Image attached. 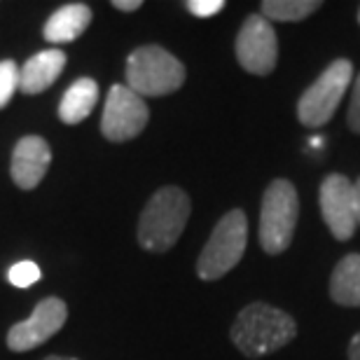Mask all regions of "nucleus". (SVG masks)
Instances as JSON below:
<instances>
[{"label":"nucleus","instance_id":"1","mask_svg":"<svg viewBox=\"0 0 360 360\" xmlns=\"http://www.w3.org/2000/svg\"><path fill=\"white\" fill-rule=\"evenodd\" d=\"M229 337L246 358H264L288 347L297 337V323L283 309L267 302H253L239 311Z\"/></svg>","mask_w":360,"mask_h":360},{"label":"nucleus","instance_id":"2","mask_svg":"<svg viewBox=\"0 0 360 360\" xmlns=\"http://www.w3.org/2000/svg\"><path fill=\"white\" fill-rule=\"evenodd\" d=\"M190 197L176 185L157 190L139 218V243L148 253H167L176 246L190 220Z\"/></svg>","mask_w":360,"mask_h":360},{"label":"nucleus","instance_id":"3","mask_svg":"<svg viewBox=\"0 0 360 360\" xmlns=\"http://www.w3.org/2000/svg\"><path fill=\"white\" fill-rule=\"evenodd\" d=\"M185 66L169 49L160 45H143L127 59V87L139 96H167L185 84Z\"/></svg>","mask_w":360,"mask_h":360},{"label":"nucleus","instance_id":"4","mask_svg":"<svg viewBox=\"0 0 360 360\" xmlns=\"http://www.w3.org/2000/svg\"><path fill=\"white\" fill-rule=\"evenodd\" d=\"M300 218V197L290 180L276 178L262 194L260 246L264 253L278 255L290 248Z\"/></svg>","mask_w":360,"mask_h":360},{"label":"nucleus","instance_id":"5","mask_svg":"<svg viewBox=\"0 0 360 360\" xmlns=\"http://www.w3.org/2000/svg\"><path fill=\"white\" fill-rule=\"evenodd\" d=\"M248 246L246 213L234 208L225 213L213 227L204 250L197 260V274L201 281H218L241 262Z\"/></svg>","mask_w":360,"mask_h":360},{"label":"nucleus","instance_id":"6","mask_svg":"<svg viewBox=\"0 0 360 360\" xmlns=\"http://www.w3.org/2000/svg\"><path fill=\"white\" fill-rule=\"evenodd\" d=\"M354 82V63L349 59H337L323 70L314 84L297 101V120L309 129H319L335 117L340 101Z\"/></svg>","mask_w":360,"mask_h":360},{"label":"nucleus","instance_id":"7","mask_svg":"<svg viewBox=\"0 0 360 360\" xmlns=\"http://www.w3.org/2000/svg\"><path fill=\"white\" fill-rule=\"evenodd\" d=\"M150 122V110L146 98L131 91L127 84H112L108 91L101 134L112 143H124L136 139Z\"/></svg>","mask_w":360,"mask_h":360},{"label":"nucleus","instance_id":"8","mask_svg":"<svg viewBox=\"0 0 360 360\" xmlns=\"http://www.w3.org/2000/svg\"><path fill=\"white\" fill-rule=\"evenodd\" d=\"M236 61L250 75H269L278 61V38L271 21L250 14L236 35Z\"/></svg>","mask_w":360,"mask_h":360},{"label":"nucleus","instance_id":"9","mask_svg":"<svg viewBox=\"0 0 360 360\" xmlns=\"http://www.w3.org/2000/svg\"><path fill=\"white\" fill-rule=\"evenodd\" d=\"M321 215L326 220L330 234L337 241H349L356 234V192L354 183L344 174H330L323 178L319 190Z\"/></svg>","mask_w":360,"mask_h":360},{"label":"nucleus","instance_id":"10","mask_svg":"<svg viewBox=\"0 0 360 360\" xmlns=\"http://www.w3.org/2000/svg\"><path fill=\"white\" fill-rule=\"evenodd\" d=\"M66 319H68L66 302L59 297H45L33 309L31 319L10 328V333H7V347L17 351V354L40 347V344L52 340L66 326Z\"/></svg>","mask_w":360,"mask_h":360},{"label":"nucleus","instance_id":"11","mask_svg":"<svg viewBox=\"0 0 360 360\" xmlns=\"http://www.w3.org/2000/svg\"><path fill=\"white\" fill-rule=\"evenodd\" d=\"M49 164H52V150L47 141L40 136H24L12 153V180L21 190H33L42 183Z\"/></svg>","mask_w":360,"mask_h":360},{"label":"nucleus","instance_id":"12","mask_svg":"<svg viewBox=\"0 0 360 360\" xmlns=\"http://www.w3.org/2000/svg\"><path fill=\"white\" fill-rule=\"evenodd\" d=\"M66 66V54L61 49H42L35 56H31L24 66L19 68V91L24 94H40L49 89L59 80Z\"/></svg>","mask_w":360,"mask_h":360},{"label":"nucleus","instance_id":"13","mask_svg":"<svg viewBox=\"0 0 360 360\" xmlns=\"http://www.w3.org/2000/svg\"><path fill=\"white\" fill-rule=\"evenodd\" d=\"M91 24V7L84 3H70L59 7L52 17L47 19L42 35L52 45H66L77 40Z\"/></svg>","mask_w":360,"mask_h":360},{"label":"nucleus","instance_id":"14","mask_svg":"<svg viewBox=\"0 0 360 360\" xmlns=\"http://www.w3.org/2000/svg\"><path fill=\"white\" fill-rule=\"evenodd\" d=\"M98 101V84L91 77H80L75 80L66 94L61 96L59 103V117L63 124H80L82 120H87L94 105Z\"/></svg>","mask_w":360,"mask_h":360},{"label":"nucleus","instance_id":"15","mask_svg":"<svg viewBox=\"0 0 360 360\" xmlns=\"http://www.w3.org/2000/svg\"><path fill=\"white\" fill-rule=\"evenodd\" d=\"M330 297L340 307L360 309V255H344L330 276Z\"/></svg>","mask_w":360,"mask_h":360},{"label":"nucleus","instance_id":"16","mask_svg":"<svg viewBox=\"0 0 360 360\" xmlns=\"http://www.w3.org/2000/svg\"><path fill=\"white\" fill-rule=\"evenodd\" d=\"M260 14L269 21H302L321 10L319 0H264Z\"/></svg>","mask_w":360,"mask_h":360},{"label":"nucleus","instance_id":"17","mask_svg":"<svg viewBox=\"0 0 360 360\" xmlns=\"http://www.w3.org/2000/svg\"><path fill=\"white\" fill-rule=\"evenodd\" d=\"M19 89V66L12 59L0 61V110L10 103L14 91Z\"/></svg>","mask_w":360,"mask_h":360},{"label":"nucleus","instance_id":"18","mask_svg":"<svg viewBox=\"0 0 360 360\" xmlns=\"http://www.w3.org/2000/svg\"><path fill=\"white\" fill-rule=\"evenodd\" d=\"M40 278H42V271L38 264L31 260L12 264L10 271H7V281H10L14 288H31L33 283H38Z\"/></svg>","mask_w":360,"mask_h":360},{"label":"nucleus","instance_id":"19","mask_svg":"<svg viewBox=\"0 0 360 360\" xmlns=\"http://www.w3.org/2000/svg\"><path fill=\"white\" fill-rule=\"evenodd\" d=\"M347 124L354 134H360V73L354 82V89H351V103H349V112H347Z\"/></svg>","mask_w":360,"mask_h":360},{"label":"nucleus","instance_id":"20","mask_svg":"<svg viewBox=\"0 0 360 360\" xmlns=\"http://www.w3.org/2000/svg\"><path fill=\"white\" fill-rule=\"evenodd\" d=\"M222 7H225V3L222 0H190L187 3V10H190V14H194V17H213V14H218Z\"/></svg>","mask_w":360,"mask_h":360},{"label":"nucleus","instance_id":"21","mask_svg":"<svg viewBox=\"0 0 360 360\" xmlns=\"http://www.w3.org/2000/svg\"><path fill=\"white\" fill-rule=\"evenodd\" d=\"M141 5H143L141 0H112L115 10H122V12H136Z\"/></svg>","mask_w":360,"mask_h":360},{"label":"nucleus","instance_id":"22","mask_svg":"<svg viewBox=\"0 0 360 360\" xmlns=\"http://www.w3.org/2000/svg\"><path fill=\"white\" fill-rule=\"evenodd\" d=\"M349 360H360V333H356L349 342Z\"/></svg>","mask_w":360,"mask_h":360},{"label":"nucleus","instance_id":"23","mask_svg":"<svg viewBox=\"0 0 360 360\" xmlns=\"http://www.w3.org/2000/svg\"><path fill=\"white\" fill-rule=\"evenodd\" d=\"M354 192H356V218H358V225H360V178L354 183Z\"/></svg>","mask_w":360,"mask_h":360},{"label":"nucleus","instance_id":"24","mask_svg":"<svg viewBox=\"0 0 360 360\" xmlns=\"http://www.w3.org/2000/svg\"><path fill=\"white\" fill-rule=\"evenodd\" d=\"M45 360H75V358H66V356H49Z\"/></svg>","mask_w":360,"mask_h":360},{"label":"nucleus","instance_id":"25","mask_svg":"<svg viewBox=\"0 0 360 360\" xmlns=\"http://www.w3.org/2000/svg\"><path fill=\"white\" fill-rule=\"evenodd\" d=\"M358 21H360V12H358Z\"/></svg>","mask_w":360,"mask_h":360}]
</instances>
